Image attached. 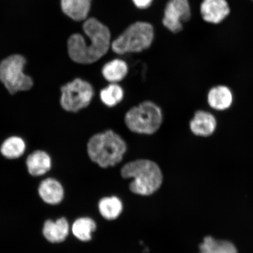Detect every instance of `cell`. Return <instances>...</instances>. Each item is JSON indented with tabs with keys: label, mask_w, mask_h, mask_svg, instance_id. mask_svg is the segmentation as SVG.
<instances>
[{
	"label": "cell",
	"mask_w": 253,
	"mask_h": 253,
	"mask_svg": "<svg viewBox=\"0 0 253 253\" xmlns=\"http://www.w3.org/2000/svg\"><path fill=\"white\" fill-rule=\"evenodd\" d=\"M83 29L89 39V43H86L81 34L72 35L68 41L69 55L76 63L91 64L108 52L111 44L110 32L106 25L94 18L85 21Z\"/></svg>",
	"instance_id": "cell-1"
},
{
	"label": "cell",
	"mask_w": 253,
	"mask_h": 253,
	"mask_svg": "<svg viewBox=\"0 0 253 253\" xmlns=\"http://www.w3.org/2000/svg\"><path fill=\"white\" fill-rule=\"evenodd\" d=\"M126 150V141L112 129L94 134L87 144L88 157L103 169L115 166L121 162Z\"/></svg>",
	"instance_id": "cell-2"
},
{
	"label": "cell",
	"mask_w": 253,
	"mask_h": 253,
	"mask_svg": "<svg viewBox=\"0 0 253 253\" xmlns=\"http://www.w3.org/2000/svg\"><path fill=\"white\" fill-rule=\"evenodd\" d=\"M121 175L125 179H132L129 188L135 194L148 196L161 187L163 175L160 167L154 161L140 159L123 166Z\"/></svg>",
	"instance_id": "cell-3"
},
{
	"label": "cell",
	"mask_w": 253,
	"mask_h": 253,
	"mask_svg": "<svg viewBox=\"0 0 253 253\" xmlns=\"http://www.w3.org/2000/svg\"><path fill=\"white\" fill-rule=\"evenodd\" d=\"M163 122L162 110L151 101H145L126 113L125 124L135 133L151 135L158 130Z\"/></svg>",
	"instance_id": "cell-4"
},
{
	"label": "cell",
	"mask_w": 253,
	"mask_h": 253,
	"mask_svg": "<svg viewBox=\"0 0 253 253\" xmlns=\"http://www.w3.org/2000/svg\"><path fill=\"white\" fill-rule=\"evenodd\" d=\"M26 59L23 56L13 55L0 63V82L11 95L27 92L33 88V78L25 74Z\"/></svg>",
	"instance_id": "cell-5"
},
{
	"label": "cell",
	"mask_w": 253,
	"mask_h": 253,
	"mask_svg": "<svg viewBox=\"0 0 253 253\" xmlns=\"http://www.w3.org/2000/svg\"><path fill=\"white\" fill-rule=\"evenodd\" d=\"M154 28L145 22H137L126 28L113 41L112 49L117 54L140 52L150 47L154 40Z\"/></svg>",
	"instance_id": "cell-6"
},
{
	"label": "cell",
	"mask_w": 253,
	"mask_h": 253,
	"mask_svg": "<svg viewBox=\"0 0 253 253\" xmlns=\"http://www.w3.org/2000/svg\"><path fill=\"white\" fill-rule=\"evenodd\" d=\"M60 91V106L69 113H78L86 108L90 105L94 95L92 85L80 78L63 85Z\"/></svg>",
	"instance_id": "cell-7"
},
{
	"label": "cell",
	"mask_w": 253,
	"mask_h": 253,
	"mask_svg": "<svg viewBox=\"0 0 253 253\" xmlns=\"http://www.w3.org/2000/svg\"><path fill=\"white\" fill-rule=\"evenodd\" d=\"M191 17V9L188 0H169L167 3L163 23L168 30L178 33L183 24Z\"/></svg>",
	"instance_id": "cell-8"
},
{
	"label": "cell",
	"mask_w": 253,
	"mask_h": 253,
	"mask_svg": "<svg viewBox=\"0 0 253 253\" xmlns=\"http://www.w3.org/2000/svg\"><path fill=\"white\" fill-rule=\"evenodd\" d=\"M203 20L208 23L219 24L230 13V8L226 0H203L200 7Z\"/></svg>",
	"instance_id": "cell-9"
},
{
	"label": "cell",
	"mask_w": 253,
	"mask_h": 253,
	"mask_svg": "<svg viewBox=\"0 0 253 253\" xmlns=\"http://www.w3.org/2000/svg\"><path fill=\"white\" fill-rule=\"evenodd\" d=\"M217 126L215 117L210 112L199 110L195 113L189 123L192 133L200 137H208L212 135Z\"/></svg>",
	"instance_id": "cell-10"
},
{
	"label": "cell",
	"mask_w": 253,
	"mask_h": 253,
	"mask_svg": "<svg viewBox=\"0 0 253 253\" xmlns=\"http://www.w3.org/2000/svg\"><path fill=\"white\" fill-rule=\"evenodd\" d=\"M25 166L31 176H42L51 169L52 158L45 151H34L27 157Z\"/></svg>",
	"instance_id": "cell-11"
},
{
	"label": "cell",
	"mask_w": 253,
	"mask_h": 253,
	"mask_svg": "<svg viewBox=\"0 0 253 253\" xmlns=\"http://www.w3.org/2000/svg\"><path fill=\"white\" fill-rule=\"evenodd\" d=\"M39 193L41 199L50 205L61 203L64 197V189L56 179L48 178L41 182Z\"/></svg>",
	"instance_id": "cell-12"
},
{
	"label": "cell",
	"mask_w": 253,
	"mask_h": 253,
	"mask_svg": "<svg viewBox=\"0 0 253 253\" xmlns=\"http://www.w3.org/2000/svg\"><path fill=\"white\" fill-rule=\"evenodd\" d=\"M233 102L232 91L228 87L219 85L211 88L208 94V102L211 108L224 111L230 108Z\"/></svg>",
	"instance_id": "cell-13"
},
{
	"label": "cell",
	"mask_w": 253,
	"mask_h": 253,
	"mask_svg": "<svg viewBox=\"0 0 253 253\" xmlns=\"http://www.w3.org/2000/svg\"><path fill=\"white\" fill-rule=\"evenodd\" d=\"M69 226L67 220L64 217L54 221L46 220L43 227V235L50 243H61L68 236Z\"/></svg>",
	"instance_id": "cell-14"
},
{
	"label": "cell",
	"mask_w": 253,
	"mask_h": 253,
	"mask_svg": "<svg viewBox=\"0 0 253 253\" xmlns=\"http://www.w3.org/2000/svg\"><path fill=\"white\" fill-rule=\"evenodd\" d=\"M91 0H61L64 13L73 20H86L91 7Z\"/></svg>",
	"instance_id": "cell-15"
},
{
	"label": "cell",
	"mask_w": 253,
	"mask_h": 253,
	"mask_svg": "<svg viewBox=\"0 0 253 253\" xmlns=\"http://www.w3.org/2000/svg\"><path fill=\"white\" fill-rule=\"evenodd\" d=\"M27 145L20 137L12 135L5 139L0 146V154L7 160L18 159L25 153Z\"/></svg>",
	"instance_id": "cell-16"
},
{
	"label": "cell",
	"mask_w": 253,
	"mask_h": 253,
	"mask_svg": "<svg viewBox=\"0 0 253 253\" xmlns=\"http://www.w3.org/2000/svg\"><path fill=\"white\" fill-rule=\"evenodd\" d=\"M126 63L122 59H116L106 63L102 72L103 77L111 84H117L124 79L128 74Z\"/></svg>",
	"instance_id": "cell-17"
},
{
	"label": "cell",
	"mask_w": 253,
	"mask_h": 253,
	"mask_svg": "<svg viewBox=\"0 0 253 253\" xmlns=\"http://www.w3.org/2000/svg\"><path fill=\"white\" fill-rule=\"evenodd\" d=\"M200 253H237L233 243L223 240H217L213 237H205L200 245Z\"/></svg>",
	"instance_id": "cell-18"
},
{
	"label": "cell",
	"mask_w": 253,
	"mask_h": 253,
	"mask_svg": "<svg viewBox=\"0 0 253 253\" xmlns=\"http://www.w3.org/2000/svg\"><path fill=\"white\" fill-rule=\"evenodd\" d=\"M99 210L100 214L106 219L115 220L122 212V202L116 197L104 198L99 202Z\"/></svg>",
	"instance_id": "cell-19"
},
{
	"label": "cell",
	"mask_w": 253,
	"mask_h": 253,
	"mask_svg": "<svg viewBox=\"0 0 253 253\" xmlns=\"http://www.w3.org/2000/svg\"><path fill=\"white\" fill-rule=\"evenodd\" d=\"M96 229V224L89 217H81L75 221L72 226V232L79 240L87 242L91 239V234Z\"/></svg>",
	"instance_id": "cell-20"
},
{
	"label": "cell",
	"mask_w": 253,
	"mask_h": 253,
	"mask_svg": "<svg viewBox=\"0 0 253 253\" xmlns=\"http://www.w3.org/2000/svg\"><path fill=\"white\" fill-rule=\"evenodd\" d=\"M124 90L118 84H110L100 91V97L107 107H113L122 102L124 98Z\"/></svg>",
	"instance_id": "cell-21"
},
{
	"label": "cell",
	"mask_w": 253,
	"mask_h": 253,
	"mask_svg": "<svg viewBox=\"0 0 253 253\" xmlns=\"http://www.w3.org/2000/svg\"><path fill=\"white\" fill-rule=\"evenodd\" d=\"M138 8L145 9L150 7L153 0H132Z\"/></svg>",
	"instance_id": "cell-22"
},
{
	"label": "cell",
	"mask_w": 253,
	"mask_h": 253,
	"mask_svg": "<svg viewBox=\"0 0 253 253\" xmlns=\"http://www.w3.org/2000/svg\"><path fill=\"white\" fill-rule=\"evenodd\" d=\"M252 1H253V0H252Z\"/></svg>",
	"instance_id": "cell-23"
}]
</instances>
